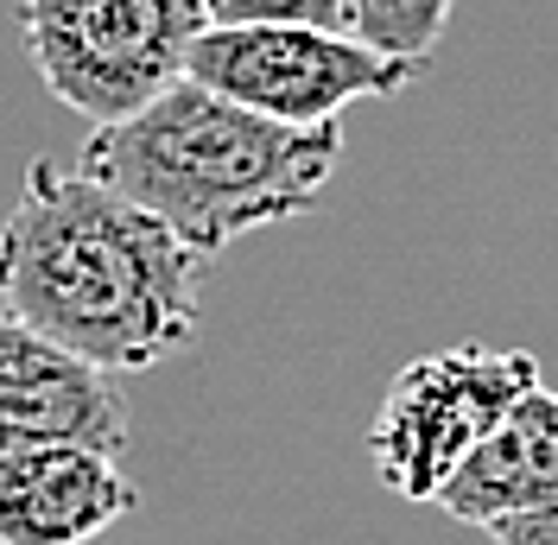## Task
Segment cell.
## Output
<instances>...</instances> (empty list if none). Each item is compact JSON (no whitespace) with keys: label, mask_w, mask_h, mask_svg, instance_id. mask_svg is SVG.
Segmentation results:
<instances>
[{"label":"cell","mask_w":558,"mask_h":545,"mask_svg":"<svg viewBox=\"0 0 558 545\" xmlns=\"http://www.w3.org/2000/svg\"><path fill=\"white\" fill-rule=\"evenodd\" d=\"M204 267L153 209L51 159L0 216V311L108 375H146L197 337Z\"/></svg>","instance_id":"1"},{"label":"cell","mask_w":558,"mask_h":545,"mask_svg":"<svg viewBox=\"0 0 558 545\" xmlns=\"http://www.w3.org/2000/svg\"><path fill=\"white\" fill-rule=\"evenodd\" d=\"M343 166V121H267L254 108L178 76L128 121L89 128L76 171L153 209L184 247L216 261L229 241L292 222Z\"/></svg>","instance_id":"2"},{"label":"cell","mask_w":558,"mask_h":545,"mask_svg":"<svg viewBox=\"0 0 558 545\" xmlns=\"http://www.w3.org/2000/svg\"><path fill=\"white\" fill-rule=\"evenodd\" d=\"M204 0H20L13 33L38 83L89 128L128 121L172 89L204 33Z\"/></svg>","instance_id":"3"},{"label":"cell","mask_w":558,"mask_h":545,"mask_svg":"<svg viewBox=\"0 0 558 545\" xmlns=\"http://www.w3.org/2000/svg\"><path fill=\"white\" fill-rule=\"evenodd\" d=\"M539 380L533 349L451 342L425 349L387 380L381 412L368 419V463L400 501H438L457 463L495 432V419Z\"/></svg>","instance_id":"4"},{"label":"cell","mask_w":558,"mask_h":545,"mask_svg":"<svg viewBox=\"0 0 558 545\" xmlns=\"http://www.w3.org/2000/svg\"><path fill=\"white\" fill-rule=\"evenodd\" d=\"M184 76L267 121L312 128V121H343V108L355 102L400 96L425 70L330 26H204Z\"/></svg>","instance_id":"5"},{"label":"cell","mask_w":558,"mask_h":545,"mask_svg":"<svg viewBox=\"0 0 558 545\" xmlns=\"http://www.w3.org/2000/svg\"><path fill=\"white\" fill-rule=\"evenodd\" d=\"M128 438H134V419L114 375L0 311V450L96 444L121 457Z\"/></svg>","instance_id":"6"},{"label":"cell","mask_w":558,"mask_h":545,"mask_svg":"<svg viewBox=\"0 0 558 545\" xmlns=\"http://www.w3.org/2000/svg\"><path fill=\"white\" fill-rule=\"evenodd\" d=\"M140 508V482L96 444L0 450V545H89Z\"/></svg>","instance_id":"7"},{"label":"cell","mask_w":558,"mask_h":545,"mask_svg":"<svg viewBox=\"0 0 558 545\" xmlns=\"http://www.w3.org/2000/svg\"><path fill=\"white\" fill-rule=\"evenodd\" d=\"M432 508L451 513L457 526H495L508 513L558 508V393L546 380H533L495 419V432L457 463Z\"/></svg>","instance_id":"8"},{"label":"cell","mask_w":558,"mask_h":545,"mask_svg":"<svg viewBox=\"0 0 558 545\" xmlns=\"http://www.w3.org/2000/svg\"><path fill=\"white\" fill-rule=\"evenodd\" d=\"M457 0H343V33L375 45L387 58L432 70V51L451 26Z\"/></svg>","instance_id":"9"},{"label":"cell","mask_w":558,"mask_h":545,"mask_svg":"<svg viewBox=\"0 0 558 545\" xmlns=\"http://www.w3.org/2000/svg\"><path fill=\"white\" fill-rule=\"evenodd\" d=\"M209 26H330L343 33V0H204Z\"/></svg>","instance_id":"10"},{"label":"cell","mask_w":558,"mask_h":545,"mask_svg":"<svg viewBox=\"0 0 558 545\" xmlns=\"http://www.w3.org/2000/svg\"><path fill=\"white\" fill-rule=\"evenodd\" d=\"M495 545H558V508H533V513H508L488 526Z\"/></svg>","instance_id":"11"}]
</instances>
